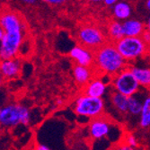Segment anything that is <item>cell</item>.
<instances>
[{"label": "cell", "instance_id": "cell-8", "mask_svg": "<svg viewBox=\"0 0 150 150\" xmlns=\"http://www.w3.org/2000/svg\"><path fill=\"white\" fill-rule=\"evenodd\" d=\"M0 26L4 32L26 30V25L19 13L6 8L0 10Z\"/></svg>", "mask_w": 150, "mask_h": 150}, {"label": "cell", "instance_id": "cell-19", "mask_svg": "<svg viewBox=\"0 0 150 150\" xmlns=\"http://www.w3.org/2000/svg\"><path fill=\"white\" fill-rule=\"evenodd\" d=\"M107 33L109 38L113 42H116L117 40H120L121 38H123L125 36L123 26H122V23H120L119 21H112L109 23Z\"/></svg>", "mask_w": 150, "mask_h": 150}, {"label": "cell", "instance_id": "cell-28", "mask_svg": "<svg viewBox=\"0 0 150 150\" xmlns=\"http://www.w3.org/2000/svg\"><path fill=\"white\" fill-rule=\"evenodd\" d=\"M4 82H5V79H4L2 74H1V70H0V87H2V86H3V84H4Z\"/></svg>", "mask_w": 150, "mask_h": 150}, {"label": "cell", "instance_id": "cell-4", "mask_svg": "<svg viewBox=\"0 0 150 150\" xmlns=\"http://www.w3.org/2000/svg\"><path fill=\"white\" fill-rule=\"evenodd\" d=\"M105 103L103 97H93L84 94L75 103L74 111L78 116L93 119L103 114Z\"/></svg>", "mask_w": 150, "mask_h": 150}, {"label": "cell", "instance_id": "cell-6", "mask_svg": "<svg viewBox=\"0 0 150 150\" xmlns=\"http://www.w3.org/2000/svg\"><path fill=\"white\" fill-rule=\"evenodd\" d=\"M112 86L120 93L130 96L139 91L140 85L130 69H124L112 76Z\"/></svg>", "mask_w": 150, "mask_h": 150}, {"label": "cell", "instance_id": "cell-31", "mask_svg": "<svg viewBox=\"0 0 150 150\" xmlns=\"http://www.w3.org/2000/svg\"><path fill=\"white\" fill-rule=\"evenodd\" d=\"M146 30L150 32V17L148 18L147 23H146Z\"/></svg>", "mask_w": 150, "mask_h": 150}, {"label": "cell", "instance_id": "cell-14", "mask_svg": "<svg viewBox=\"0 0 150 150\" xmlns=\"http://www.w3.org/2000/svg\"><path fill=\"white\" fill-rule=\"evenodd\" d=\"M86 86L85 94L93 97H103L107 91V85L100 78L91 80Z\"/></svg>", "mask_w": 150, "mask_h": 150}, {"label": "cell", "instance_id": "cell-2", "mask_svg": "<svg viewBox=\"0 0 150 150\" xmlns=\"http://www.w3.org/2000/svg\"><path fill=\"white\" fill-rule=\"evenodd\" d=\"M32 120L30 110L19 103H8L0 107V126L15 128L20 124L28 125Z\"/></svg>", "mask_w": 150, "mask_h": 150}, {"label": "cell", "instance_id": "cell-20", "mask_svg": "<svg viewBox=\"0 0 150 150\" xmlns=\"http://www.w3.org/2000/svg\"><path fill=\"white\" fill-rule=\"evenodd\" d=\"M133 75L136 76L140 86L147 87L150 86V69H140V67H132L130 69Z\"/></svg>", "mask_w": 150, "mask_h": 150}, {"label": "cell", "instance_id": "cell-12", "mask_svg": "<svg viewBox=\"0 0 150 150\" xmlns=\"http://www.w3.org/2000/svg\"><path fill=\"white\" fill-rule=\"evenodd\" d=\"M69 56L76 64L81 66L91 67L94 63V53L92 52L91 49L83 45L74 47L69 52Z\"/></svg>", "mask_w": 150, "mask_h": 150}, {"label": "cell", "instance_id": "cell-3", "mask_svg": "<svg viewBox=\"0 0 150 150\" xmlns=\"http://www.w3.org/2000/svg\"><path fill=\"white\" fill-rule=\"evenodd\" d=\"M26 30L4 32L0 42V59H12L20 55L21 48L25 42Z\"/></svg>", "mask_w": 150, "mask_h": 150}, {"label": "cell", "instance_id": "cell-30", "mask_svg": "<svg viewBox=\"0 0 150 150\" xmlns=\"http://www.w3.org/2000/svg\"><path fill=\"white\" fill-rule=\"evenodd\" d=\"M146 9L150 12V0H146Z\"/></svg>", "mask_w": 150, "mask_h": 150}, {"label": "cell", "instance_id": "cell-10", "mask_svg": "<svg viewBox=\"0 0 150 150\" xmlns=\"http://www.w3.org/2000/svg\"><path fill=\"white\" fill-rule=\"evenodd\" d=\"M22 69V63L18 57L0 59V70L5 81L16 79Z\"/></svg>", "mask_w": 150, "mask_h": 150}, {"label": "cell", "instance_id": "cell-27", "mask_svg": "<svg viewBox=\"0 0 150 150\" xmlns=\"http://www.w3.org/2000/svg\"><path fill=\"white\" fill-rule=\"evenodd\" d=\"M50 148V146H48L44 144H39L38 146H36V149H38V150H49Z\"/></svg>", "mask_w": 150, "mask_h": 150}, {"label": "cell", "instance_id": "cell-1", "mask_svg": "<svg viewBox=\"0 0 150 150\" xmlns=\"http://www.w3.org/2000/svg\"><path fill=\"white\" fill-rule=\"evenodd\" d=\"M127 60L122 57L115 44L104 43L95 50L94 64L103 74L114 76L126 69Z\"/></svg>", "mask_w": 150, "mask_h": 150}, {"label": "cell", "instance_id": "cell-29", "mask_svg": "<svg viewBox=\"0 0 150 150\" xmlns=\"http://www.w3.org/2000/svg\"><path fill=\"white\" fill-rule=\"evenodd\" d=\"M3 35H4V30L1 26H0V42H1V40L3 38Z\"/></svg>", "mask_w": 150, "mask_h": 150}, {"label": "cell", "instance_id": "cell-18", "mask_svg": "<svg viewBox=\"0 0 150 150\" xmlns=\"http://www.w3.org/2000/svg\"><path fill=\"white\" fill-rule=\"evenodd\" d=\"M139 124L141 129H146L150 128V94L145 98L139 119Z\"/></svg>", "mask_w": 150, "mask_h": 150}, {"label": "cell", "instance_id": "cell-17", "mask_svg": "<svg viewBox=\"0 0 150 150\" xmlns=\"http://www.w3.org/2000/svg\"><path fill=\"white\" fill-rule=\"evenodd\" d=\"M132 9L129 4L125 1H118L114 6H112L113 16L119 20H127L130 17Z\"/></svg>", "mask_w": 150, "mask_h": 150}, {"label": "cell", "instance_id": "cell-21", "mask_svg": "<svg viewBox=\"0 0 150 150\" xmlns=\"http://www.w3.org/2000/svg\"><path fill=\"white\" fill-rule=\"evenodd\" d=\"M125 144L129 146L132 149H136L139 147V142L133 135L128 134L125 138Z\"/></svg>", "mask_w": 150, "mask_h": 150}, {"label": "cell", "instance_id": "cell-32", "mask_svg": "<svg viewBox=\"0 0 150 150\" xmlns=\"http://www.w3.org/2000/svg\"><path fill=\"white\" fill-rule=\"evenodd\" d=\"M90 1H92V2H93V3H98V2L103 1V0H90Z\"/></svg>", "mask_w": 150, "mask_h": 150}, {"label": "cell", "instance_id": "cell-25", "mask_svg": "<svg viewBox=\"0 0 150 150\" xmlns=\"http://www.w3.org/2000/svg\"><path fill=\"white\" fill-rule=\"evenodd\" d=\"M119 1V0H103V2L105 6H114L117 2Z\"/></svg>", "mask_w": 150, "mask_h": 150}, {"label": "cell", "instance_id": "cell-33", "mask_svg": "<svg viewBox=\"0 0 150 150\" xmlns=\"http://www.w3.org/2000/svg\"><path fill=\"white\" fill-rule=\"evenodd\" d=\"M0 1H1V0H0Z\"/></svg>", "mask_w": 150, "mask_h": 150}, {"label": "cell", "instance_id": "cell-13", "mask_svg": "<svg viewBox=\"0 0 150 150\" xmlns=\"http://www.w3.org/2000/svg\"><path fill=\"white\" fill-rule=\"evenodd\" d=\"M145 93L139 89V92L129 96V107L128 117H133L139 119V115L145 101Z\"/></svg>", "mask_w": 150, "mask_h": 150}, {"label": "cell", "instance_id": "cell-22", "mask_svg": "<svg viewBox=\"0 0 150 150\" xmlns=\"http://www.w3.org/2000/svg\"><path fill=\"white\" fill-rule=\"evenodd\" d=\"M40 1H42L49 5H51V6H61L67 3L69 0H40Z\"/></svg>", "mask_w": 150, "mask_h": 150}, {"label": "cell", "instance_id": "cell-24", "mask_svg": "<svg viewBox=\"0 0 150 150\" xmlns=\"http://www.w3.org/2000/svg\"><path fill=\"white\" fill-rule=\"evenodd\" d=\"M1 88L2 87H0V107L4 105V103L6 102V93L3 92V90Z\"/></svg>", "mask_w": 150, "mask_h": 150}, {"label": "cell", "instance_id": "cell-9", "mask_svg": "<svg viewBox=\"0 0 150 150\" xmlns=\"http://www.w3.org/2000/svg\"><path fill=\"white\" fill-rule=\"evenodd\" d=\"M112 124L106 117L99 116L93 118L89 125V133L91 138L95 140H100L110 137Z\"/></svg>", "mask_w": 150, "mask_h": 150}, {"label": "cell", "instance_id": "cell-15", "mask_svg": "<svg viewBox=\"0 0 150 150\" xmlns=\"http://www.w3.org/2000/svg\"><path fill=\"white\" fill-rule=\"evenodd\" d=\"M123 26L124 35L129 37H138L141 36L145 31L144 24L136 19H127L122 23Z\"/></svg>", "mask_w": 150, "mask_h": 150}, {"label": "cell", "instance_id": "cell-26", "mask_svg": "<svg viewBox=\"0 0 150 150\" xmlns=\"http://www.w3.org/2000/svg\"><path fill=\"white\" fill-rule=\"evenodd\" d=\"M18 1L25 5H33L37 2V0H18Z\"/></svg>", "mask_w": 150, "mask_h": 150}, {"label": "cell", "instance_id": "cell-7", "mask_svg": "<svg viewBox=\"0 0 150 150\" xmlns=\"http://www.w3.org/2000/svg\"><path fill=\"white\" fill-rule=\"evenodd\" d=\"M78 40L85 47L91 50H97L105 43V37L97 27L86 25L78 31Z\"/></svg>", "mask_w": 150, "mask_h": 150}, {"label": "cell", "instance_id": "cell-5", "mask_svg": "<svg viewBox=\"0 0 150 150\" xmlns=\"http://www.w3.org/2000/svg\"><path fill=\"white\" fill-rule=\"evenodd\" d=\"M119 52L127 61L134 60L141 57L146 51V43L141 36H124L114 43Z\"/></svg>", "mask_w": 150, "mask_h": 150}, {"label": "cell", "instance_id": "cell-23", "mask_svg": "<svg viewBox=\"0 0 150 150\" xmlns=\"http://www.w3.org/2000/svg\"><path fill=\"white\" fill-rule=\"evenodd\" d=\"M141 38L143 39L144 42L146 43V45L150 44V32L149 31H147V30L144 31V33L141 35Z\"/></svg>", "mask_w": 150, "mask_h": 150}, {"label": "cell", "instance_id": "cell-11", "mask_svg": "<svg viewBox=\"0 0 150 150\" xmlns=\"http://www.w3.org/2000/svg\"><path fill=\"white\" fill-rule=\"evenodd\" d=\"M109 103H111L112 110L120 117H128L129 96L120 93L114 88H112L108 93Z\"/></svg>", "mask_w": 150, "mask_h": 150}, {"label": "cell", "instance_id": "cell-16", "mask_svg": "<svg viewBox=\"0 0 150 150\" xmlns=\"http://www.w3.org/2000/svg\"><path fill=\"white\" fill-rule=\"evenodd\" d=\"M73 76L78 85L86 86L88 82L91 81L92 78L90 67H85L76 64L73 69Z\"/></svg>", "mask_w": 150, "mask_h": 150}]
</instances>
